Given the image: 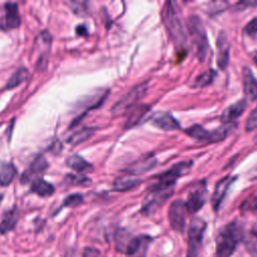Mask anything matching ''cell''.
Here are the masks:
<instances>
[{"instance_id":"obj_15","label":"cell","mask_w":257,"mask_h":257,"mask_svg":"<svg viewBox=\"0 0 257 257\" xmlns=\"http://www.w3.org/2000/svg\"><path fill=\"white\" fill-rule=\"evenodd\" d=\"M247 108V101L245 99L238 100L229 105L221 115V121L224 123H233Z\"/></svg>"},{"instance_id":"obj_35","label":"cell","mask_w":257,"mask_h":257,"mask_svg":"<svg viewBox=\"0 0 257 257\" xmlns=\"http://www.w3.org/2000/svg\"><path fill=\"white\" fill-rule=\"evenodd\" d=\"M256 128H257V106L254 109H252L245 124V130L247 132H251Z\"/></svg>"},{"instance_id":"obj_31","label":"cell","mask_w":257,"mask_h":257,"mask_svg":"<svg viewBox=\"0 0 257 257\" xmlns=\"http://www.w3.org/2000/svg\"><path fill=\"white\" fill-rule=\"evenodd\" d=\"M245 247L252 257H257V232H250L243 238Z\"/></svg>"},{"instance_id":"obj_40","label":"cell","mask_w":257,"mask_h":257,"mask_svg":"<svg viewBox=\"0 0 257 257\" xmlns=\"http://www.w3.org/2000/svg\"><path fill=\"white\" fill-rule=\"evenodd\" d=\"M66 257H77V255H76V252H75V251L70 250V251H68V252H67Z\"/></svg>"},{"instance_id":"obj_28","label":"cell","mask_w":257,"mask_h":257,"mask_svg":"<svg viewBox=\"0 0 257 257\" xmlns=\"http://www.w3.org/2000/svg\"><path fill=\"white\" fill-rule=\"evenodd\" d=\"M93 127H83L77 132H75L73 135L70 136V138L67 140V142L70 145H78L86 140H88L93 134H94Z\"/></svg>"},{"instance_id":"obj_20","label":"cell","mask_w":257,"mask_h":257,"mask_svg":"<svg viewBox=\"0 0 257 257\" xmlns=\"http://www.w3.org/2000/svg\"><path fill=\"white\" fill-rule=\"evenodd\" d=\"M55 189L52 184L45 181L41 177H36L31 183V192L40 197H49L54 193Z\"/></svg>"},{"instance_id":"obj_10","label":"cell","mask_w":257,"mask_h":257,"mask_svg":"<svg viewBox=\"0 0 257 257\" xmlns=\"http://www.w3.org/2000/svg\"><path fill=\"white\" fill-rule=\"evenodd\" d=\"M193 166L192 161H183L176 165H174L170 170H168L165 173H162L158 176H156V180L166 182V183H173L176 184V181L178 178L187 175Z\"/></svg>"},{"instance_id":"obj_1","label":"cell","mask_w":257,"mask_h":257,"mask_svg":"<svg viewBox=\"0 0 257 257\" xmlns=\"http://www.w3.org/2000/svg\"><path fill=\"white\" fill-rule=\"evenodd\" d=\"M243 238L242 226L239 223L231 222L222 227L216 236V257H231Z\"/></svg>"},{"instance_id":"obj_11","label":"cell","mask_w":257,"mask_h":257,"mask_svg":"<svg viewBox=\"0 0 257 257\" xmlns=\"http://www.w3.org/2000/svg\"><path fill=\"white\" fill-rule=\"evenodd\" d=\"M152 238L147 235L133 237L125 251L127 257H146Z\"/></svg>"},{"instance_id":"obj_24","label":"cell","mask_w":257,"mask_h":257,"mask_svg":"<svg viewBox=\"0 0 257 257\" xmlns=\"http://www.w3.org/2000/svg\"><path fill=\"white\" fill-rule=\"evenodd\" d=\"M142 183V180L130 176H122L118 177L113 181L112 184V189L114 191L118 192H123V191H128L135 187H137L139 184Z\"/></svg>"},{"instance_id":"obj_4","label":"cell","mask_w":257,"mask_h":257,"mask_svg":"<svg viewBox=\"0 0 257 257\" xmlns=\"http://www.w3.org/2000/svg\"><path fill=\"white\" fill-rule=\"evenodd\" d=\"M163 21L175 45L179 48H183V46L186 44V35L184 33L180 18L172 2H166L164 6Z\"/></svg>"},{"instance_id":"obj_25","label":"cell","mask_w":257,"mask_h":257,"mask_svg":"<svg viewBox=\"0 0 257 257\" xmlns=\"http://www.w3.org/2000/svg\"><path fill=\"white\" fill-rule=\"evenodd\" d=\"M66 165L70 169H72V170H74V171H76L78 173L90 172L93 169L91 164L86 162L83 158H81L78 155H72V156L68 157L66 159Z\"/></svg>"},{"instance_id":"obj_2","label":"cell","mask_w":257,"mask_h":257,"mask_svg":"<svg viewBox=\"0 0 257 257\" xmlns=\"http://www.w3.org/2000/svg\"><path fill=\"white\" fill-rule=\"evenodd\" d=\"M175 184L158 181L149 187L148 195L143 203L141 212L144 215L155 213L173 195Z\"/></svg>"},{"instance_id":"obj_36","label":"cell","mask_w":257,"mask_h":257,"mask_svg":"<svg viewBox=\"0 0 257 257\" xmlns=\"http://www.w3.org/2000/svg\"><path fill=\"white\" fill-rule=\"evenodd\" d=\"M244 31L249 36H254L257 34V17L253 18L251 21L247 23V25L244 28Z\"/></svg>"},{"instance_id":"obj_19","label":"cell","mask_w":257,"mask_h":257,"mask_svg":"<svg viewBox=\"0 0 257 257\" xmlns=\"http://www.w3.org/2000/svg\"><path fill=\"white\" fill-rule=\"evenodd\" d=\"M236 127L235 123H224L223 125L208 132V137L206 140V144L218 143L226 139Z\"/></svg>"},{"instance_id":"obj_29","label":"cell","mask_w":257,"mask_h":257,"mask_svg":"<svg viewBox=\"0 0 257 257\" xmlns=\"http://www.w3.org/2000/svg\"><path fill=\"white\" fill-rule=\"evenodd\" d=\"M217 76V72L214 69H209L201 73L194 82V87H204L213 82L214 78Z\"/></svg>"},{"instance_id":"obj_6","label":"cell","mask_w":257,"mask_h":257,"mask_svg":"<svg viewBox=\"0 0 257 257\" xmlns=\"http://www.w3.org/2000/svg\"><path fill=\"white\" fill-rule=\"evenodd\" d=\"M149 83L145 81L134 86L130 91H127L122 97H120L111 107L112 114H120L126 109L134 106L148 91Z\"/></svg>"},{"instance_id":"obj_14","label":"cell","mask_w":257,"mask_h":257,"mask_svg":"<svg viewBox=\"0 0 257 257\" xmlns=\"http://www.w3.org/2000/svg\"><path fill=\"white\" fill-rule=\"evenodd\" d=\"M234 180H235V178H233L231 176H226L217 182L215 189H214L213 196H212V206L215 211L219 209L230 185L234 182Z\"/></svg>"},{"instance_id":"obj_8","label":"cell","mask_w":257,"mask_h":257,"mask_svg":"<svg viewBox=\"0 0 257 257\" xmlns=\"http://www.w3.org/2000/svg\"><path fill=\"white\" fill-rule=\"evenodd\" d=\"M187 213L188 211L186 208L185 201L179 199L171 204L168 211V217L173 230L179 233H182L184 231Z\"/></svg>"},{"instance_id":"obj_18","label":"cell","mask_w":257,"mask_h":257,"mask_svg":"<svg viewBox=\"0 0 257 257\" xmlns=\"http://www.w3.org/2000/svg\"><path fill=\"white\" fill-rule=\"evenodd\" d=\"M47 168H48V162L46 161V159L42 155L36 156L35 159L31 162V164L29 166V169L22 175L21 182L22 183L27 182L28 180H30L32 175L41 174L44 171H46Z\"/></svg>"},{"instance_id":"obj_23","label":"cell","mask_w":257,"mask_h":257,"mask_svg":"<svg viewBox=\"0 0 257 257\" xmlns=\"http://www.w3.org/2000/svg\"><path fill=\"white\" fill-rule=\"evenodd\" d=\"M17 174L16 167L13 163L0 161V186H8Z\"/></svg>"},{"instance_id":"obj_13","label":"cell","mask_w":257,"mask_h":257,"mask_svg":"<svg viewBox=\"0 0 257 257\" xmlns=\"http://www.w3.org/2000/svg\"><path fill=\"white\" fill-rule=\"evenodd\" d=\"M157 164V159L153 154L146 155L142 157L141 159L137 160L133 164H131L126 169L125 172L128 173L131 176L135 175H140L143 174L151 169H153Z\"/></svg>"},{"instance_id":"obj_7","label":"cell","mask_w":257,"mask_h":257,"mask_svg":"<svg viewBox=\"0 0 257 257\" xmlns=\"http://www.w3.org/2000/svg\"><path fill=\"white\" fill-rule=\"evenodd\" d=\"M21 23L20 14L18 11V5L14 2L5 3L0 8V29L10 30L19 27Z\"/></svg>"},{"instance_id":"obj_9","label":"cell","mask_w":257,"mask_h":257,"mask_svg":"<svg viewBox=\"0 0 257 257\" xmlns=\"http://www.w3.org/2000/svg\"><path fill=\"white\" fill-rule=\"evenodd\" d=\"M207 196L206 185L204 182H200L199 184L195 185L192 190L189 192L186 203V208L188 213H196L198 212L205 204Z\"/></svg>"},{"instance_id":"obj_38","label":"cell","mask_w":257,"mask_h":257,"mask_svg":"<svg viewBox=\"0 0 257 257\" xmlns=\"http://www.w3.org/2000/svg\"><path fill=\"white\" fill-rule=\"evenodd\" d=\"M82 257H101V252L94 247H85Z\"/></svg>"},{"instance_id":"obj_17","label":"cell","mask_w":257,"mask_h":257,"mask_svg":"<svg viewBox=\"0 0 257 257\" xmlns=\"http://www.w3.org/2000/svg\"><path fill=\"white\" fill-rule=\"evenodd\" d=\"M243 89L245 95L250 100H255L257 98V79L250 67L247 66L243 69Z\"/></svg>"},{"instance_id":"obj_22","label":"cell","mask_w":257,"mask_h":257,"mask_svg":"<svg viewBox=\"0 0 257 257\" xmlns=\"http://www.w3.org/2000/svg\"><path fill=\"white\" fill-rule=\"evenodd\" d=\"M18 218H19V214L16 207L7 211L0 222V233L6 234L11 230H13L17 224Z\"/></svg>"},{"instance_id":"obj_39","label":"cell","mask_w":257,"mask_h":257,"mask_svg":"<svg viewBox=\"0 0 257 257\" xmlns=\"http://www.w3.org/2000/svg\"><path fill=\"white\" fill-rule=\"evenodd\" d=\"M75 33L77 35H87V29L84 25H78L75 28Z\"/></svg>"},{"instance_id":"obj_34","label":"cell","mask_w":257,"mask_h":257,"mask_svg":"<svg viewBox=\"0 0 257 257\" xmlns=\"http://www.w3.org/2000/svg\"><path fill=\"white\" fill-rule=\"evenodd\" d=\"M83 202V197L80 194H71L69 196H67L64 200H63V206L64 207H75L78 206L79 204H81Z\"/></svg>"},{"instance_id":"obj_12","label":"cell","mask_w":257,"mask_h":257,"mask_svg":"<svg viewBox=\"0 0 257 257\" xmlns=\"http://www.w3.org/2000/svg\"><path fill=\"white\" fill-rule=\"evenodd\" d=\"M151 121L154 125L165 130V131H175L180 128L179 121L170 112L159 111L152 115Z\"/></svg>"},{"instance_id":"obj_26","label":"cell","mask_w":257,"mask_h":257,"mask_svg":"<svg viewBox=\"0 0 257 257\" xmlns=\"http://www.w3.org/2000/svg\"><path fill=\"white\" fill-rule=\"evenodd\" d=\"M133 237H131L130 233L125 229H118L115 232V248L117 251L125 253L128 244Z\"/></svg>"},{"instance_id":"obj_27","label":"cell","mask_w":257,"mask_h":257,"mask_svg":"<svg viewBox=\"0 0 257 257\" xmlns=\"http://www.w3.org/2000/svg\"><path fill=\"white\" fill-rule=\"evenodd\" d=\"M28 76V70L26 69V67L22 66L19 67L8 79L7 83H6V88L10 89V88H14L17 85H19L20 83H22Z\"/></svg>"},{"instance_id":"obj_30","label":"cell","mask_w":257,"mask_h":257,"mask_svg":"<svg viewBox=\"0 0 257 257\" xmlns=\"http://www.w3.org/2000/svg\"><path fill=\"white\" fill-rule=\"evenodd\" d=\"M208 132L207 130H205L203 126L199 125V124H194V125H191L189 126L185 133L187 135H189L191 138H194L200 142H203V143H206V140H207V137H208Z\"/></svg>"},{"instance_id":"obj_33","label":"cell","mask_w":257,"mask_h":257,"mask_svg":"<svg viewBox=\"0 0 257 257\" xmlns=\"http://www.w3.org/2000/svg\"><path fill=\"white\" fill-rule=\"evenodd\" d=\"M257 210V196H251L246 199L240 206L241 212H251Z\"/></svg>"},{"instance_id":"obj_5","label":"cell","mask_w":257,"mask_h":257,"mask_svg":"<svg viewBox=\"0 0 257 257\" xmlns=\"http://www.w3.org/2000/svg\"><path fill=\"white\" fill-rule=\"evenodd\" d=\"M206 226V222L201 218H194L191 221L188 229L187 257H197L199 255L202 247Z\"/></svg>"},{"instance_id":"obj_16","label":"cell","mask_w":257,"mask_h":257,"mask_svg":"<svg viewBox=\"0 0 257 257\" xmlns=\"http://www.w3.org/2000/svg\"><path fill=\"white\" fill-rule=\"evenodd\" d=\"M217 47H218V57H217L218 66L221 69H225L229 61L230 46H229V41L227 39V36L223 31H221L218 36Z\"/></svg>"},{"instance_id":"obj_21","label":"cell","mask_w":257,"mask_h":257,"mask_svg":"<svg viewBox=\"0 0 257 257\" xmlns=\"http://www.w3.org/2000/svg\"><path fill=\"white\" fill-rule=\"evenodd\" d=\"M150 108L151 107L148 104H138V105L134 106L133 110L130 112L128 117L125 121L124 128L128 130L132 126H135L136 124H138L142 120V118L148 113Z\"/></svg>"},{"instance_id":"obj_37","label":"cell","mask_w":257,"mask_h":257,"mask_svg":"<svg viewBox=\"0 0 257 257\" xmlns=\"http://www.w3.org/2000/svg\"><path fill=\"white\" fill-rule=\"evenodd\" d=\"M67 4H69L71 9L74 11V13H76V14H83V13H85V9H86V7H85L86 3L85 2L72 1V2H69Z\"/></svg>"},{"instance_id":"obj_3","label":"cell","mask_w":257,"mask_h":257,"mask_svg":"<svg viewBox=\"0 0 257 257\" xmlns=\"http://www.w3.org/2000/svg\"><path fill=\"white\" fill-rule=\"evenodd\" d=\"M187 28L192 39L195 54L199 60L204 61L208 54L209 43L206 29L200 17L197 15H190L187 20Z\"/></svg>"},{"instance_id":"obj_32","label":"cell","mask_w":257,"mask_h":257,"mask_svg":"<svg viewBox=\"0 0 257 257\" xmlns=\"http://www.w3.org/2000/svg\"><path fill=\"white\" fill-rule=\"evenodd\" d=\"M64 181L69 185H87L88 183H90V180L85 176L72 175V174L66 175L64 178Z\"/></svg>"},{"instance_id":"obj_41","label":"cell","mask_w":257,"mask_h":257,"mask_svg":"<svg viewBox=\"0 0 257 257\" xmlns=\"http://www.w3.org/2000/svg\"><path fill=\"white\" fill-rule=\"evenodd\" d=\"M2 199H3V195H0V204L2 202Z\"/></svg>"}]
</instances>
